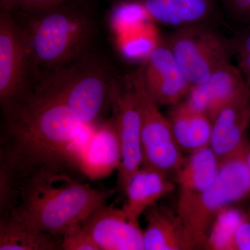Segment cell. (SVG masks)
<instances>
[{
	"label": "cell",
	"instance_id": "6da1fadb",
	"mask_svg": "<svg viewBox=\"0 0 250 250\" xmlns=\"http://www.w3.org/2000/svg\"><path fill=\"white\" fill-rule=\"evenodd\" d=\"M4 115L0 169L21 187L29 176L44 169L77 170L81 149L93 132L62 100L36 83L22 101Z\"/></svg>",
	"mask_w": 250,
	"mask_h": 250
},
{
	"label": "cell",
	"instance_id": "7a4b0ae2",
	"mask_svg": "<svg viewBox=\"0 0 250 250\" xmlns=\"http://www.w3.org/2000/svg\"><path fill=\"white\" fill-rule=\"evenodd\" d=\"M72 170L44 169L24 179L17 205L7 217L57 236L83 223L115 191L82 183L70 174Z\"/></svg>",
	"mask_w": 250,
	"mask_h": 250
},
{
	"label": "cell",
	"instance_id": "3957f363",
	"mask_svg": "<svg viewBox=\"0 0 250 250\" xmlns=\"http://www.w3.org/2000/svg\"><path fill=\"white\" fill-rule=\"evenodd\" d=\"M21 26L37 82L84 55L95 34L89 15L67 3L28 15Z\"/></svg>",
	"mask_w": 250,
	"mask_h": 250
},
{
	"label": "cell",
	"instance_id": "277c9868",
	"mask_svg": "<svg viewBox=\"0 0 250 250\" xmlns=\"http://www.w3.org/2000/svg\"><path fill=\"white\" fill-rule=\"evenodd\" d=\"M115 80L107 64L86 53L38 81L70 108L85 126H93L111 107Z\"/></svg>",
	"mask_w": 250,
	"mask_h": 250
},
{
	"label": "cell",
	"instance_id": "5b68a950",
	"mask_svg": "<svg viewBox=\"0 0 250 250\" xmlns=\"http://www.w3.org/2000/svg\"><path fill=\"white\" fill-rule=\"evenodd\" d=\"M247 142L236 154L220 161L213 183L200 195L177 205V213L197 248L205 246L218 213L250 193V171Z\"/></svg>",
	"mask_w": 250,
	"mask_h": 250
},
{
	"label": "cell",
	"instance_id": "8992f818",
	"mask_svg": "<svg viewBox=\"0 0 250 250\" xmlns=\"http://www.w3.org/2000/svg\"><path fill=\"white\" fill-rule=\"evenodd\" d=\"M139 108L141 125L143 165L168 175L176 173L186 158L174 139L170 121L159 111L148 93L142 68L128 79Z\"/></svg>",
	"mask_w": 250,
	"mask_h": 250
},
{
	"label": "cell",
	"instance_id": "52a82bcc",
	"mask_svg": "<svg viewBox=\"0 0 250 250\" xmlns=\"http://www.w3.org/2000/svg\"><path fill=\"white\" fill-rule=\"evenodd\" d=\"M165 43L192 86L205 82L233 54L231 41L204 24L177 28Z\"/></svg>",
	"mask_w": 250,
	"mask_h": 250
},
{
	"label": "cell",
	"instance_id": "ba28073f",
	"mask_svg": "<svg viewBox=\"0 0 250 250\" xmlns=\"http://www.w3.org/2000/svg\"><path fill=\"white\" fill-rule=\"evenodd\" d=\"M36 83L21 24L11 12L0 13V103L6 113L22 101Z\"/></svg>",
	"mask_w": 250,
	"mask_h": 250
},
{
	"label": "cell",
	"instance_id": "9c48e42d",
	"mask_svg": "<svg viewBox=\"0 0 250 250\" xmlns=\"http://www.w3.org/2000/svg\"><path fill=\"white\" fill-rule=\"evenodd\" d=\"M111 107L121 148V162L118 167V184L126 190L130 179L143 165L141 125L134 94L127 81L121 88L115 81L111 91Z\"/></svg>",
	"mask_w": 250,
	"mask_h": 250
},
{
	"label": "cell",
	"instance_id": "30bf717a",
	"mask_svg": "<svg viewBox=\"0 0 250 250\" xmlns=\"http://www.w3.org/2000/svg\"><path fill=\"white\" fill-rule=\"evenodd\" d=\"M142 71L147 92L159 106H175L191 89V83L166 43L154 47Z\"/></svg>",
	"mask_w": 250,
	"mask_h": 250
},
{
	"label": "cell",
	"instance_id": "8fae6325",
	"mask_svg": "<svg viewBox=\"0 0 250 250\" xmlns=\"http://www.w3.org/2000/svg\"><path fill=\"white\" fill-rule=\"evenodd\" d=\"M82 225L99 250H143V231L123 208L102 205Z\"/></svg>",
	"mask_w": 250,
	"mask_h": 250
},
{
	"label": "cell",
	"instance_id": "7c38bea8",
	"mask_svg": "<svg viewBox=\"0 0 250 250\" xmlns=\"http://www.w3.org/2000/svg\"><path fill=\"white\" fill-rule=\"evenodd\" d=\"M250 85L239 68L231 62L219 67L201 84L192 86L186 103L212 121L219 112Z\"/></svg>",
	"mask_w": 250,
	"mask_h": 250
},
{
	"label": "cell",
	"instance_id": "4fadbf2b",
	"mask_svg": "<svg viewBox=\"0 0 250 250\" xmlns=\"http://www.w3.org/2000/svg\"><path fill=\"white\" fill-rule=\"evenodd\" d=\"M250 123V88L221 110L212 126L209 147L221 161L236 154L247 143L245 134Z\"/></svg>",
	"mask_w": 250,
	"mask_h": 250
},
{
	"label": "cell",
	"instance_id": "5bb4252c",
	"mask_svg": "<svg viewBox=\"0 0 250 250\" xmlns=\"http://www.w3.org/2000/svg\"><path fill=\"white\" fill-rule=\"evenodd\" d=\"M121 148L116 126L112 119L95 129L82 147L77 159V170L91 180L106 178L118 170Z\"/></svg>",
	"mask_w": 250,
	"mask_h": 250
},
{
	"label": "cell",
	"instance_id": "9a60e30c",
	"mask_svg": "<svg viewBox=\"0 0 250 250\" xmlns=\"http://www.w3.org/2000/svg\"><path fill=\"white\" fill-rule=\"evenodd\" d=\"M143 250H188L197 248L178 213L164 207L146 212Z\"/></svg>",
	"mask_w": 250,
	"mask_h": 250
},
{
	"label": "cell",
	"instance_id": "2e32d148",
	"mask_svg": "<svg viewBox=\"0 0 250 250\" xmlns=\"http://www.w3.org/2000/svg\"><path fill=\"white\" fill-rule=\"evenodd\" d=\"M173 188L174 184L167 174L141 166L130 179L125 190L126 201L123 209L129 220L139 223L141 215Z\"/></svg>",
	"mask_w": 250,
	"mask_h": 250
},
{
	"label": "cell",
	"instance_id": "e0dca14e",
	"mask_svg": "<svg viewBox=\"0 0 250 250\" xmlns=\"http://www.w3.org/2000/svg\"><path fill=\"white\" fill-rule=\"evenodd\" d=\"M219 167L220 161L209 146L190 153L175 173L179 188L178 205L205 191L215 180Z\"/></svg>",
	"mask_w": 250,
	"mask_h": 250
},
{
	"label": "cell",
	"instance_id": "ac0fdd59",
	"mask_svg": "<svg viewBox=\"0 0 250 250\" xmlns=\"http://www.w3.org/2000/svg\"><path fill=\"white\" fill-rule=\"evenodd\" d=\"M148 15L177 28L204 24L214 12V0H143Z\"/></svg>",
	"mask_w": 250,
	"mask_h": 250
},
{
	"label": "cell",
	"instance_id": "d6986e66",
	"mask_svg": "<svg viewBox=\"0 0 250 250\" xmlns=\"http://www.w3.org/2000/svg\"><path fill=\"white\" fill-rule=\"evenodd\" d=\"M168 119L181 149L191 153L210 146L213 123L186 102L175 105Z\"/></svg>",
	"mask_w": 250,
	"mask_h": 250
},
{
	"label": "cell",
	"instance_id": "ffe728a7",
	"mask_svg": "<svg viewBox=\"0 0 250 250\" xmlns=\"http://www.w3.org/2000/svg\"><path fill=\"white\" fill-rule=\"evenodd\" d=\"M62 236L42 232L17 220L6 217L0 220V250H61Z\"/></svg>",
	"mask_w": 250,
	"mask_h": 250
},
{
	"label": "cell",
	"instance_id": "44dd1931",
	"mask_svg": "<svg viewBox=\"0 0 250 250\" xmlns=\"http://www.w3.org/2000/svg\"><path fill=\"white\" fill-rule=\"evenodd\" d=\"M246 216L230 206L224 208L212 224L204 248L212 250H234L237 229Z\"/></svg>",
	"mask_w": 250,
	"mask_h": 250
},
{
	"label": "cell",
	"instance_id": "7402d4cb",
	"mask_svg": "<svg viewBox=\"0 0 250 250\" xmlns=\"http://www.w3.org/2000/svg\"><path fill=\"white\" fill-rule=\"evenodd\" d=\"M231 42L233 54L238 59L239 69L250 85V23L245 24Z\"/></svg>",
	"mask_w": 250,
	"mask_h": 250
},
{
	"label": "cell",
	"instance_id": "603a6c76",
	"mask_svg": "<svg viewBox=\"0 0 250 250\" xmlns=\"http://www.w3.org/2000/svg\"><path fill=\"white\" fill-rule=\"evenodd\" d=\"M61 250H99L82 224L72 227L62 235Z\"/></svg>",
	"mask_w": 250,
	"mask_h": 250
},
{
	"label": "cell",
	"instance_id": "cb8c5ba5",
	"mask_svg": "<svg viewBox=\"0 0 250 250\" xmlns=\"http://www.w3.org/2000/svg\"><path fill=\"white\" fill-rule=\"evenodd\" d=\"M230 16L244 24L250 23V0H222Z\"/></svg>",
	"mask_w": 250,
	"mask_h": 250
},
{
	"label": "cell",
	"instance_id": "d4e9b609",
	"mask_svg": "<svg viewBox=\"0 0 250 250\" xmlns=\"http://www.w3.org/2000/svg\"><path fill=\"white\" fill-rule=\"evenodd\" d=\"M69 0H27L21 8L26 16L65 4Z\"/></svg>",
	"mask_w": 250,
	"mask_h": 250
},
{
	"label": "cell",
	"instance_id": "484cf974",
	"mask_svg": "<svg viewBox=\"0 0 250 250\" xmlns=\"http://www.w3.org/2000/svg\"><path fill=\"white\" fill-rule=\"evenodd\" d=\"M234 250H250V218L240 224L234 237Z\"/></svg>",
	"mask_w": 250,
	"mask_h": 250
},
{
	"label": "cell",
	"instance_id": "4316f807",
	"mask_svg": "<svg viewBox=\"0 0 250 250\" xmlns=\"http://www.w3.org/2000/svg\"><path fill=\"white\" fill-rule=\"evenodd\" d=\"M27 0H0L1 9L4 11H11L14 10L21 9Z\"/></svg>",
	"mask_w": 250,
	"mask_h": 250
},
{
	"label": "cell",
	"instance_id": "83f0119b",
	"mask_svg": "<svg viewBox=\"0 0 250 250\" xmlns=\"http://www.w3.org/2000/svg\"><path fill=\"white\" fill-rule=\"evenodd\" d=\"M247 161H248V166H249L250 171V143H248V149H247Z\"/></svg>",
	"mask_w": 250,
	"mask_h": 250
}]
</instances>
